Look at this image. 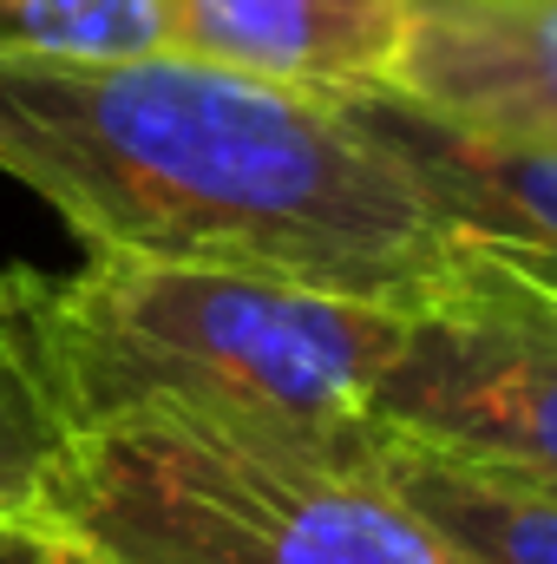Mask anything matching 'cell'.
<instances>
[{
    "label": "cell",
    "instance_id": "obj_1",
    "mask_svg": "<svg viewBox=\"0 0 557 564\" xmlns=\"http://www.w3.org/2000/svg\"><path fill=\"white\" fill-rule=\"evenodd\" d=\"M0 177L99 257L276 276L401 315L512 295L348 99L190 53H0Z\"/></svg>",
    "mask_w": 557,
    "mask_h": 564
},
{
    "label": "cell",
    "instance_id": "obj_2",
    "mask_svg": "<svg viewBox=\"0 0 557 564\" xmlns=\"http://www.w3.org/2000/svg\"><path fill=\"white\" fill-rule=\"evenodd\" d=\"M33 328L73 440L112 421H190L374 459V388L407 315L276 276L86 250L66 276L33 270Z\"/></svg>",
    "mask_w": 557,
    "mask_h": 564
},
{
    "label": "cell",
    "instance_id": "obj_3",
    "mask_svg": "<svg viewBox=\"0 0 557 564\" xmlns=\"http://www.w3.org/2000/svg\"><path fill=\"white\" fill-rule=\"evenodd\" d=\"M46 519L92 539L112 564H452L374 459L190 421L79 433Z\"/></svg>",
    "mask_w": 557,
    "mask_h": 564
},
{
    "label": "cell",
    "instance_id": "obj_4",
    "mask_svg": "<svg viewBox=\"0 0 557 564\" xmlns=\"http://www.w3.org/2000/svg\"><path fill=\"white\" fill-rule=\"evenodd\" d=\"M374 426L525 479L557 473V302L512 289L479 315H407Z\"/></svg>",
    "mask_w": 557,
    "mask_h": 564
},
{
    "label": "cell",
    "instance_id": "obj_5",
    "mask_svg": "<svg viewBox=\"0 0 557 564\" xmlns=\"http://www.w3.org/2000/svg\"><path fill=\"white\" fill-rule=\"evenodd\" d=\"M348 106L414 171L426 204L459 230V243H472V257L538 302H557V144L459 126L394 86L354 93Z\"/></svg>",
    "mask_w": 557,
    "mask_h": 564
},
{
    "label": "cell",
    "instance_id": "obj_6",
    "mask_svg": "<svg viewBox=\"0 0 557 564\" xmlns=\"http://www.w3.org/2000/svg\"><path fill=\"white\" fill-rule=\"evenodd\" d=\"M164 46L295 93H387L407 59L414 0H157Z\"/></svg>",
    "mask_w": 557,
    "mask_h": 564
},
{
    "label": "cell",
    "instance_id": "obj_7",
    "mask_svg": "<svg viewBox=\"0 0 557 564\" xmlns=\"http://www.w3.org/2000/svg\"><path fill=\"white\" fill-rule=\"evenodd\" d=\"M394 93L479 132L557 144V0H414Z\"/></svg>",
    "mask_w": 557,
    "mask_h": 564
},
{
    "label": "cell",
    "instance_id": "obj_8",
    "mask_svg": "<svg viewBox=\"0 0 557 564\" xmlns=\"http://www.w3.org/2000/svg\"><path fill=\"white\" fill-rule=\"evenodd\" d=\"M374 473L452 564H557V492L459 453L381 433Z\"/></svg>",
    "mask_w": 557,
    "mask_h": 564
},
{
    "label": "cell",
    "instance_id": "obj_9",
    "mask_svg": "<svg viewBox=\"0 0 557 564\" xmlns=\"http://www.w3.org/2000/svg\"><path fill=\"white\" fill-rule=\"evenodd\" d=\"M73 421L40 355L33 270H0V519H46Z\"/></svg>",
    "mask_w": 557,
    "mask_h": 564
},
{
    "label": "cell",
    "instance_id": "obj_10",
    "mask_svg": "<svg viewBox=\"0 0 557 564\" xmlns=\"http://www.w3.org/2000/svg\"><path fill=\"white\" fill-rule=\"evenodd\" d=\"M0 53L125 59L164 53L157 0H0Z\"/></svg>",
    "mask_w": 557,
    "mask_h": 564
},
{
    "label": "cell",
    "instance_id": "obj_11",
    "mask_svg": "<svg viewBox=\"0 0 557 564\" xmlns=\"http://www.w3.org/2000/svg\"><path fill=\"white\" fill-rule=\"evenodd\" d=\"M0 564H112L59 519H0Z\"/></svg>",
    "mask_w": 557,
    "mask_h": 564
},
{
    "label": "cell",
    "instance_id": "obj_12",
    "mask_svg": "<svg viewBox=\"0 0 557 564\" xmlns=\"http://www.w3.org/2000/svg\"><path fill=\"white\" fill-rule=\"evenodd\" d=\"M518 479H525V473H518ZM532 486H545V492H557V473H551V479H532Z\"/></svg>",
    "mask_w": 557,
    "mask_h": 564
}]
</instances>
